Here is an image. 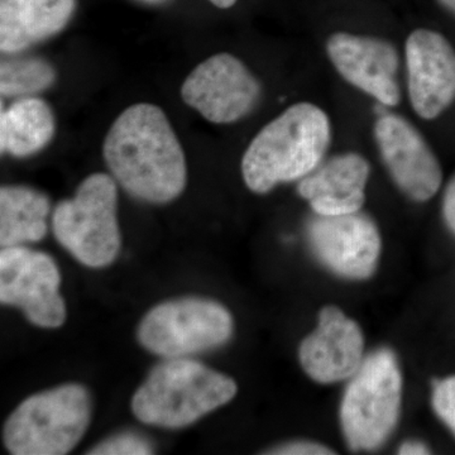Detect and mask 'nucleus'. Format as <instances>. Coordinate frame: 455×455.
<instances>
[{
  "instance_id": "4",
  "label": "nucleus",
  "mask_w": 455,
  "mask_h": 455,
  "mask_svg": "<svg viewBox=\"0 0 455 455\" xmlns=\"http://www.w3.org/2000/svg\"><path fill=\"white\" fill-rule=\"evenodd\" d=\"M92 398L68 383L26 398L4 425V445L14 455H64L85 435Z\"/></svg>"
},
{
  "instance_id": "13",
  "label": "nucleus",
  "mask_w": 455,
  "mask_h": 455,
  "mask_svg": "<svg viewBox=\"0 0 455 455\" xmlns=\"http://www.w3.org/2000/svg\"><path fill=\"white\" fill-rule=\"evenodd\" d=\"M326 50L334 68L347 82L382 106H397L400 60L394 44L379 38L340 32L329 38Z\"/></svg>"
},
{
  "instance_id": "17",
  "label": "nucleus",
  "mask_w": 455,
  "mask_h": 455,
  "mask_svg": "<svg viewBox=\"0 0 455 455\" xmlns=\"http://www.w3.org/2000/svg\"><path fill=\"white\" fill-rule=\"evenodd\" d=\"M50 200L26 187L0 188V245L16 247L41 241L47 233Z\"/></svg>"
},
{
  "instance_id": "2",
  "label": "nucleus",
  "mask_w": 455,
  "mask_h": 455,
  "mask_svg": "<svg viewBox=\"0 0 455 455\" xmlns=\"http://www.w3.org/2000/svg\"><path fill=\"white\" fill-rule=\"evenodd\" d=\"M331 140V122L319 107L298 103L287 108L245 151V185L253 193L266 194L281 182L307 178L322 163Z\"/></svg>"
},
{
  "instance_id": "27",
  "label": "nucleus",
  "mask_w": 455,
  "mask_h": 455,
  "mask_svg": "<svg viewBox=\"0 0 455 455\" xmlns=\"http://www.w3.org/2000/svg\"><path fill=\"white\" fill-rule=\"evenodd\" d=\"M143 2H147V3H160V2H164V0H143Z\"/></svg>"
},
{
  "instance_id": "18",
  "label": "nucleus",
  "mask_w": 455,
  "mask_h": 455,
  "mask_svg": "<svg viewBox=\"0 0 455 455\" xmlns=\"http://www.w3.org/2000/svg\"><path fill=\"white\" fill-rule=\"evenodd\" d=\"M55 133L52 110L42 99H20L2 112V152L26 157L41 151Z\"/></svg>"
},
{
  "instance_id": "3",
  "label": "nucleus",
  "mask_w": 455,
  "mask_h": 455,
  "mask_svg": "<svg viewBox=\"0 0 455 455\" xmlns=\"http://www.w3.org/2000/svg\"><path fill=\"white\" fill-rule=\"evenodd\" d=\"M236 394L229 377L199 362L170 358L156 366L132 400L142 423L180 429L226 405Z\"/></svg>"
},
{
  "instance_id": "1",
  "label": "nucleus",
  "mask_w": 455,
  "mask_h": 455,
  "mask_svg": "<svg viewBox=\"0 0 455 455\" xmlns=\"http://www.w3.org/2000/svg\"><path fill=\"white\" fill-rule=\"evenodd\" d=\"M104 158L114 179L143 202L176 199L187 185V161L163 110L136 104L124 110L108 132Z\"/></svg>"
},
{
  "instance_id": "20",
  "label": "nucleus",
  "mask_w": 455,
  "mask_h": 455,
  "mask_svg": "<svg viewBox=\"0 0 455 455\" xmlns=\"http://www.w3.org/2000/svg\"><path fill=\"white\" fill-rule=\"evenodd\" d=\"M90 455H146L154 454L151 443L137 434L124 433L104 440L92 448Z\"/></svg>"
},
{
  "instance_id": "23",
  "label": "nucleus",
  "mask_w": 455,
  "mask_h": 455,
  "mask_svg": "<svg viewBox=\"0 0 455 455\" xmlns=\"http://www.w3.org/2000/svg\"><path fill=\"white\" fill-rule=\"evenodd\" d=\"M444 218L449 228L455 233V178L451 180L445 193Z\"/></svg>"
},
{
  "instance_id": "16",
  "label": "nucleus",
  "mask_w": 455,
  "mask_h": 455,
  "mask_svg": "<svg viewBox=\"0 0 455 455\" xmlns=\"http://www.w3.org/2000/svg\"><path fill=\"white\" fill-rule=\"evenodd\" d=\"M75 0H0V49L18 52L61 31Z\"/></svg>"
},
{
  "instance_id": "10",
  "label": "nucleus",
  "mask_w": 455,
  "mask_h": 455,
  "mask_svg": "<svg viewBox=\"0 0 455 455\" xmlns=\"http://www.w3.org/2000/svg\"><path fill=\"white\" fill-rule=\"evenodd\" d=\"M374 134L392 179L407 196L427 202L438 193L442 185L439 161L414 125L395 114H383Z\"/></svg>"
},
{
  "instance_id": "5",
  "label": "nucleus",
  "mask_w": 455,
  "mask_h": 455,
  "mask_svg": "<svg viewBox=\"0 0 455 455\" xmlns=\"http://www.w3.org/2000/svg\"><path fill=\"white\" fill-rule=\"evenodd\" d=\"M116 203L113 178L106 173L89 176L73 199L60 203L53 212L57 242L84 266L103 268L112 265L122 243Z\"/></svg>"
},
{
  "instance_id": "9",
  "label": "nucleus",
  "mask_w": 455,
  "mask_h": 455,
  "mask_svg": "<svg viewBox=\"0 0 455 455\" xmlns=\"http://www.w3.org/2000/svg\"><path fill=\"white\" fill-rule=\"evenodd\" d=\"M259 94L256 77L229 53L212 56L196 66L181 88L185 103L218 124L243 118Z\"/></svg>"
},
{
  "instance_id": "22",
  "label": "nucleus",
  "mask_w": 455,
  "mask_h": 455,
  "mask_svg": "<svg viewBox=\"0 0 455 455\" xmlns=\"http://www.w3.org/2000/svg\"><path fill=\"white\" fill-rule=\"evenodd\" d=\"M268 454L280 455H325L334 454L328 448L323 445L314 444V443H293V444L283 445L268 451Z\"/></svg>"
},
{
  "instance_id": "26",
  "label": "nucleus",
  "mask_w": 455,
  "mask_h": 455,
  "mask_svg": "<svg viewBox=\"0 0 455 455\" xmlns=\"http://www.w3.org/2000/svg\"><path fill=\"white\" fill-rule=\"evenodd\" d=\"M443 7L449 9L451 13L455 14V0H439Z\"/></svg>"
},
{
  "instance_id": "14",
  "label": "nucleus",
  "mask_w": 455,
  "mask_h": 455,
  "mask_svg": "<svg viewBox=\"0 0 455 455\" xmlns=\"http://www.w3.org/2000/svg\"><path fill=\"white\" fill-rule=\"evenodd\" d=\"M363 346L357 323L338 307H328L320 313L316 331L302 341L299 355L311 379L331 383L355 376L362 366Z\"/></svg>"
},
{
  "instance_id": "8",
  "label": "nucleus",
  "mask_w": 455,
  "mask_h": 455,
  "mask_svg": "<svg viewBox=\"0 0 455 455\" xmlns=\"http://www.w3.org/2000/svg\"><path fill=\"white\" fill-rule=\"evenodd\" d=\"M61 275L49 254L22 245L0 252V301L18 307L41 328L64 324L66 305L60 295Z\"/></svg>"
},
{
  "instance_id": "12",
  "label": "nucleus",
  "mask_w": 455,
  "mask_h": 455,
  "mask_svg": "<svg viewBox=\"0 0 455 455\" xmlns=\"http://www.w3.org/2000/svg\"><path fill=\"white\" fill-rule=\"evenodd\" d=\"M405 52L411 106L421 118H436L455 99V50L440 33L416 29Z\"/></svg>"
},
{
  "instance_id": "15",
  "label": "nucleus",
  "mask_w": 455,
  "mask_h": 455,
  "mask_svg": "<svg viewBox=\"0 0 455 455\" xmlns=\"http://www.w3.org/2000/svg\"><path fill=\"white\" fill-rule=\"evenodd\" d=\"M368 178L370 164L363 156H335L301 180L299 194L317 215L353 214L366 199Z\"/></svg>"
},
{
  "instance_id": "19",
  "label": "nucleus",
  "mask_w": 455,
  "mask_h": 455,
  "mask_svg": "<svg viewBox=\"0 0 455 455\" xmlns=\"http://www.w3.org/2000/svg\"><path fill=\"white\" fill-rule=\"evenodd\" d=\"M55 77V70L44 60H7L0 68V92L3 97H27L49 88Z\"/></svg>"
},
{
  "instance_id": "7",
  "label": "nucleus",
  "mask_w": 455,
  "mask_h": 455,
  "mask_svg": "<svg viewBox=\"0 0 455 455\" xmlns=\"http://www.w3.org/2000/svg\"><path fill=\"white\" fill-rule=\"evenodd\" d=\"M233 319L218 302L181 299L157 305L139 326V340L164 358H182L217 348L229 340Z\"/></svg>"
},
{
  "instance_id": "21",
  "label": "nucleus",
  "mask_w": 455,
  "mask_h": 455,
  "mask_svg": "<svg viewBox=\"0 0 455 455\" xmlns=\"http://www.w3.org/2000/svg\"><path fill=\"white\" fill-rule=\"evenodd\" d=\"M433 405L436 414L455 434V376L449 377L435 386Z\"/></svg>"
},
{
  "instance_id": "24",
  "label": "nucleus",
  "mask_w": 455,
  "mask_h": 455,
  "mask_svg": "<svg viewBox=\"0 0 455 455\" xmlns=\"http://www.w3.org/2000/svg\"><path fill=\"white\" fill-rule=\"evenodd\" d=\"M400 454H429V451H427V448L424 447L423 444H420V443H405V444L403 445V447L400 448V451H398Z\"/></svg>"
},
{
  "instance_id": "11",
  "label": "nucleus",
  "mask_w": 455,
  "mask_h": 455,
  "mask_svg": "<svg viewBox=\"0 0 455 455\" xmlns=\"http://www.w3.org/2000/svg\"><path fill=\"white\" fill-rule=\"evenodd\" d=\"M314 252L341 276L366 278L372 275L381 251L379 229L366 215H317L310 221Z\"/></svg>"
},
{
  "instance_id": "6",
  "label": "nucleus",
  "mask_w": 455,
  "mask_h": 455,
  "mask_svg": "<svg viewBox=\"0 0 455 455\" xmlns=\"http://www.w3.org/2000/svg\"><path fill=\"white\" fill-rule=\"evenodd\" d=\"M400 370L394 353L379 350L353 376L343 403L341 425L355 451H372L390 436L401 405Z\"/></svg>"
},
{
  "instance_id": "25",
  "label": "nucleus",
  "mask_w": 455,
  "mask_h": 455,
  "mask_svg": "<svg viewBox=\"0 0 455 455\" xmlns=\"http://www.w3.org/2000/svg\"><path fill=\"white\" fill-rule=\"evenodd\" d=\"M212 4L217 5L218 8L227 9L233 7L236 0H211Z\"/></svg>"
}]
</instances>
